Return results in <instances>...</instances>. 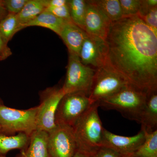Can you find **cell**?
Instances as JSON below:
<instances>
[{
    "label": "cell",
    "mask_w": 157,
    "mask_h": 157,
    "mask_svg": "<svg viewBox=\"0 0 157 157\" xmlns=\"http://www.w3.org/2000/svg\"><path fill=\"white\" fill-rule=\"evenodd\" d=\"M147 91L128 83L117 92L99 102L98 105L104 109L118 111L124 117L140 124Z\"/></svg>",
    "instance_id": "3957f363"
},
{
    "label": "cell",
    "mask_w": 157,
    "mask_h": 157,
    "mask_svg": "<svg viewBox=\"0 0 157 157\" xmlns=\"http://www.w3.org/2000/svg\"><path fill=\"white\" fill-rule=\"evenodd\" d=\"M91 105L88 96L85 93L66 94L60 101L57 108L56 124L73 128Z\"/></svg>",
    "instance_id": "52a82bcc"
},
{
    "label": "cell",
    "mask_w": 157,
    "mask_h": 157,
    "mask_svg": "<svg viewBox=\"0 0 157 157\" xmlns=\"http://www.w3.org/2000/svg\"><path fill=\"white\" fill-rule=\"evenodd\" d=\"M138 16L144 22L157 34V7H150L146 0H141Z\"/></svg>",
    "instance_id": "603a6c76"
},
{
    "label": "cell",
    "mask_w": 157,
    "mask_h": 157,
    "mask_svg": "<svg viewBox=\"0 0 157 157\" xmlns=\"http://www.w3.org/2000/svg\"><path fill=\"white\" fill-rule=\"evenodd\" d=\"M28 0H5L4 5L8 13L18 14L25 6Z\"/></svg>",
    "instance_id": "484cf974"
},
{
    "label": "cell",
    "mask_w": 157,
    "mask_h": 157,
    "mask_svg": "<svg viewBox=\"0 0 157 157\" xmlns=\"http://www.w3.org/2000/svg\"><path fill=\"white\" fill-rule=\"evenodd\" d=\"M145 133L142 129L136 135L126 137L116 135L104 129L102 147L111 149L121 157H131L143 143Z\"/></svg>",
    "instance_id": "8fae6325"
},
{
    "label": "cell",
    "mask_w": 157,
    "mask_h": 157,
    "mask_svg": "<svg viewBox=\"0 0 157 157\" xmlns=\"http://www.w3.org/2000/svg\"><path fill=\"white\" fill-rule=\"evenodd\" d=\"M91 157H121V156L111 149L102 147Z\"/></svg>",
    "instance_id": "4316f807"
},
{
    "label": "cell",
    "mask_w": 157,
    "mask_h": 157,
    "mask_svg": "<svg viewBox=\"0 0 157 157\" xmlns=\"http://www.w3.org/2000/svg\"><path fill=\"white\" fill-rule=\"evenodd\" d=\"M107 63L137 87L157 88V34L138 15L113 22Z\"/></svg>",
    "instance_id": "6da1fadb"
},
{
    "label": "cell",
    "mask_w": 157,
    "mask_h": 157,
    "mask_svg": "<svg viewBox=\"0 0 157 157\" xmlns=\"http://www.w3.org/2000/svg\"><path fill=\"white\" fill-rule=\"evenodd\" d=\"M73 157H91V156L77 151Z\"/></svg>",
    "instance_id": "1f68e13d"
},
{
    "label": "cell",
    "mask_w": 157,
    "mask_h": 157,
    "mask_svg": "<svg viewBox=\"0 0 157 157\" xmlns=\"http://www.w3.org/2000/svg\"><path fill=\"white\" fill-rule=\"evenodd\" d=\"M8 14V11L4 5V1L0 0V21L6 17Z\"/></svg>",
    "instance_id": "f546056e"
},
{
    "label": "cell",
    "mask_w": 157,
    "mask_h": 157,
    "mask_svg": "<svg viewBox=\"0 0 157 157\" xmlns=\"http://www.w3.org/2000/svg\"><path fill=\"white\" fill-rule=\"evenodd\" d=\"M0 157H6V156H0Z\"/></svg>",
    "instance_id": "836d02e7"
},
{
    "label": "cell",
    "mask_w": 157,
    "mask_h": 157,
    "mask_svg": "<svg viewBox=\"0 0 157 157\" xmlns=\"http://www.w3.org/2000/svg\"><path fill=\"white\" fill-rule=\"evenodd\" d=\"M96 70L88 96L91 105L98 104L130 83L107 62L104 66Z\"/></svg>",
    "instance_id": "5b68a950"
},
{
    "label": "cell",
    "mask_w": 157,
    "mask_h": 157,
    "mask_svg": "<svg viewBox=\"0 0 157 157\" xmlns=\"http://www.w3.org/2000/svg\"><path fill=\"white\" fill-rule=\"evenodd\" d=\"M12 55L11 49L8 45V43L3 39L0 33V59L1 61L6 59Z\"/></svg>",
    "instance_id": "83f0119b"
},
{
    "label": "cell",
    "mask_w": 157,
    "mask_h": 157,
    "mask_svg": "<svg viewBox=\"0 0 157 157\" xmlns=\"http://www.w3.org/2000/svg\"><path fill=\"white\" fill-rule=\"evenodd\" d=\"M123 17L138 15L141 0H119Z\"/></svg>",
    "instance_id": "cb8c5ba5"
},
{
    "label": "cell",
    "mask_w": 157,
    "mask_h": 157,
    "mask_svg": "<svg viewBox=\"0 0 157 157\" xmlns=\"http://www.w3.org/2000/svg\"><path fill=\"white\" fill-rule=\"evenodd\" d=\"M48 132L36 130L30 136L28 147L16 157H49Z\"/></svg>",
    "instance_id": "9a60e30c"
},
{
    "label": "cell",
    "mask_w": 157,
    "mask_h": 157,
    "mask_svg": "<svg viewBox=\"0 0 157 157\" xmlns=\"http://www.w3.org/2000/svg\"><path fill=\"white\" fill-rule=\"evenodd\" d=\"M65 21L45 10L35 19L23 26L22 28L30 26L42 27L49 29L59 36Z\"/></svg>",
    "instance_id": "e0dca14e"
},
{
    "label": "cell",
    "mask_w": 157,
    "mask_h": 157,
    "mask_svg": "<svg viewBox=\"0 0 157 157\" xmlns=\"http://www.w3.org/2000/svg\"><path fill=\"white\" fill-rule=\"evenodd\" d=\"M65 94L61 88L46 89L40 95L36 117V130L49 132L56 126L55 114L60 101Z\"/></svg>",
    "instance_id": "ba28073f"
},
{
    "label": "cell",
    "mask_w": 157,
    "mask_h": 157,
    "mask_svg": "<svg viewBox=\"0 0 157 157\" xmlns=\"http://www.w3.org/2000/svg\"><path fill=\"white\" fill-rule=\"evenodd\" d=\"M38 106L26 109L10 108L4 104L0 106L1 133L13 135L23 133L31 136L36 130Z\"/></svg>",
    "instance_id": "277c9868"
},
{
    "label": "cell",
    "mask_w": 157,
    "mask_h": 157,
    "mask_svg": "<svg viewBox=\"0 0 157 157\" xmlns=\"http://www.w3.org/2000/svg\"><path fill=\"white\" fill-rule=\"evenodd\" d=\"M111 22L123 17L119 0H91Z\"/></svg>",
    "instance_id": "d6986e66"
},
{
    "label": "cell",
    "mask_w": 157,
    "mask_h": 157,
    "mask_svg": "<svg viewBox=\"0 0 157 157\" xmlns=\"http://www.w3.org/2000/svg\"><path fill=\"white\" fill-rule=\"evenodd\" d=\"M86 2L84 31L88 35L106 40L112 23L91 0Z\"/></svg>",
    "instance_id": "7c38bea8"
},
{
    "label": "cell",
    "mask_w": 157,
    "mask_h": 157,
    "mask_svg": "<svg viewBox=\"0 0 157 157\" xmlns=\"http://www.w3.org/2000/svg\"><path fill=\"white\" fill-rule=\"evenodd\" d=\"M21 30V27L16 14L8 13L0 21V33L7 43Z\"/></svg>",
    "instance_id": "44dd1931"
},
{
    "label": "cell",
    "mask_w": 157,
    "mask_h": 157,
    "mask_svg": "<svg viewBox=\"0 0 157 157\" xmlns=\"http://www.w3.org/2000/svg\"><path fill=\"white\" fill-rule=\"evenodd\" d=\"M30 140V136L25 133L7 135L0 133V156H6L13 150H25L28 147Z\"/></svg>",
    "instance_id": "2e32d148"
},
{
    "label": "cell",
    "mask_w": 157,
    "mask_h": 157,
    "mask_svg": "<svg viewBox=\"0 0 157 157\" xmlns=\"http://www.w3.org/2000/svg\"><path fill=\"white\" fill-rule=\"evenodd\" d=\"M0 61H1V59H0Z\"/></svg>",
    "instance_id": "d590c367"
},
{
    "label": "cell",
    "mask_w": 157,
    "mask_h": 157,
    "mask_svg": "<svg viewBox=\"0 0 157 157\" xmlns=\"http://www.w3.org/2000/svg\"><path fill=\"white\" fill-rule=\"evenodd\" d=\"M140 124L141 129L148 133L157 130V88L149 90L146 100L141 113Z\"/></svg>",
    "instance_id": "5bb4252c"
},
{
    "label": "cell",
    "mask_w": 157,
    "mask_h": 157,
    "mask_svg": "<svg viewBox=\"0 0 157 157\" xmlns=\"http://www.w3.org/2000/svg\"><path fill=\"white\" fill-rule=\"evenodd\" d=\"M144 131V141L131 157H157V130L151 133Z\"/></svg>",
    "instance_id": "ffe728a7"
},
{
    "label": "cell",
    "mask_w": 157,
    "mask_h": 157,
    "mask_svg": "<svg viewBox=\"0 0 157 157\" xmlns=\"http://www.w3.org/2000/svg\"><path fill=\"white\" fill-rule=\"evenodd\" d=\"M3 104H3L2 101V100L0 99V106H1V105H2ZM0 133H1V130H0Z\"/></svg>",
    "instance_id": "d6a6232c"
},
{
    "label": "cell",
    "mask_w": 157,
    "mask_h": 157,
    "mask_svg": "<svg viewBox=\"0 0 157 157\" xmlns=\"http://www.w3.org/2000/svg\"><path fill=\"white\" fill-rule=\"evenodd\" d=\"M48 133L49 157H73L77 148L72 127L56 125Z\"/></svg>",
    "instance_id": "9c48e42d"
},
{
    "label": "cell",
    "mask_w": 157,
    "mask_h": 157,
    "mask_svg": "<svg viewBox=\"0 0 157 157\" xmlns=\"http://www.w3.org/2000/svg\"><path fill=\"white\" fill-rule=\"evenodd\" d=\"M55 16L65 21L71 20L68 2L67 5L58 7H49L45 9Z\"/></svg>",
    "instance_id": "d4e9b609"
},
{
    "label": "cell",
    "mask_w": 157,
    "mask_h": 157,
    "mask_svg": "<svg viewBox=\"0 0 157 157\" xmlns=\"http://www.w3.org/2000/svg\"><path fill=\"white\" fill-rule=\"evenodd\" d=\"M108 53L106 40L87 34L82 45L79 58L83 64L97 69L105 64Z\"/></svg>",
    "instance_id": "30bf717a"
},
{
    "label": "cell",
    "mask_w": 157,
    "mask_h": 157,
    "mask_svg": "<svg viewBox=\"0 0 157 157\" xmlns=\"http://www.w3.org/2000/svg\"><path fill=\"white\" fill-rule=\"evenodd\" d=\"M96 71L83 64L77 56L69 53L66 79L62 87L65 94L82 92L89 96Z\"/></svg>",
    "instance_id": "8992f818"
},
{
    "label": "cell",
    "mask_w": 157,
    "mask_h": 157,
    "mask_svg": "<svg viewBox=\"0 0 157 157\" xmlns=\"http://www.w3.org/2000/svg\"><path fill=\"white\" fill-rule=\"evenodd\" d=\"M147 4L151 7H157V0H146Z\"/></svg>",
    "instance_id": "4dcf8cb0"
},
{
    "label": "cell",
    "mask_w": 157,
    "mask_h": 157,
    "mask_svg": "<svg viewBox=\"0 0 157 157\" xmlns=\"http://www.w3.org/2000/svg\"><path fill=\"white\" fill-rule=\"evenodd\" d=\"M46 8L45 0H28L21 11L17 14L21 29L23 26L35 19Z\"/></svg>",
    "instance_id": "ac0fdd59"
},
{
    "label": "cell",
    "mask_w": 157,
    "mask_h": 157,
    "mask_svg": "<svg viewBox=\"0 0 157 157\" xmlns=\"http://www.w3.org/2000/svg\"><path fill=\"white\" fill-rule=\"evenodd\" d=\"M98 103L83 113L73 127L77 151L91 156L102 147L104 128L98 114Z\"/></svg>",
    "instance_id": "7a4b0ae2"
},
{
    "label": "cell",
    "mask_w": 157,
    "mask_h": 157,
    "mask_svg": "<svg viewBox=\"0 0 157 157\" xmlns=\"http://www.w3.org/2000/svg\"></svg>",
    "instance_id": "e575fe53"
},
{
    "label": "cell",
    "mask_w": 157,
    "mask_h": 157,
    "mask_svg": "<svg viewBox=\"0 0 157 157\" xmlns=\"http://www.w3.org/2000/svg\"><path fill=\"white\" fill-rule=\"evenodd\" d=\"M71 20L84 31V23L86 14L87 2L84 0L68 1Z\"/></svg>",
    "instance_id": "7402d4cb"
},
{
    "label": "cell",
    "mask_w": 157,
    "mask_h": 157,
    "mask_svg": "<svg viewBox=\"0 0 157 157\" xmlns=\"http://www.w3.org/2000/svg\"><path fill=\"white\" fill-rule=\"evenodd\" d=\"M68 2V1L67 0H45L46 8L64 6L67 4Z\"/></svg>",
    "instance_id": "f1b7e54d"
},
{
    "label": "cell",
    "mask_w": 157,
    "mask_h": 157,
    "mask_svg": "<svg viewBox=\"0 0 157 157\" xmlns=\"http://www.w3.org/2000/svg\"><path fill=\"white\" fill-rule=\"evenodd\" d=\"M87 34L72 20L66 21L59 36L67 47L69 53L79 57V52Z\"/></svg>",
    "instance_id": "4fadbf2b"
}]
</instances>
